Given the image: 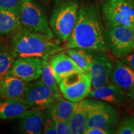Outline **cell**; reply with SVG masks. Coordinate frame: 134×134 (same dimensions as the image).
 Returning <instances> with one entry per match:
<instances>
[{
  "mask_svg": "<svg viewBox=\"0 0 134 134\" xmlns=\"http://www.w3.org/2000/svg\"><path fill=\"white\" fill-rule=\"evenodd\" d=\"M119 119L120 113L116 108L109 103L100 100L98 106L89 114L86 129L91 127H99L115 131Z\"/></svg>",
  "mask_w": 134,
  "mask_h": 134,
  "instance_id": "9",
  "label": "cell"
},
{
  "mask_svg": "<svg viewBox=\"0 0 134 134\" xmlns=\"http://www.w3.org/2000/svg\"><path fill=\"white\" fill-rule=\"evenodd\" d=\"M14 60L15 57L10 47L8 48L6 45L0 46V76L8 74Z\"/></svg>",
  "mask_w": 134,
  "mask_h": 134,
  "instance_id": "21",
  "label": "cell"
},
{
  "mask_svg": "<svg viewBox=\"0 0 134 134\" xmlns=\"http://www.w3.org/2000/svg\"><path fill=\"white\" fill-rule=\"evenodd\" d=\"M126 102H129V104L134 108V88L128 91V93L125 94Z\"/></svg>",
  "mask_w": 134,
  "mask_h": 134,
  "instance_id": "30",
  "label": "cell"
},
{
  "mask_svg": "<svg viewBox=\"0 0 134 134\" xmlns=\"http://www.w3.org/2000/svg\"><path fill=\"white\" fill-rule=\"evenodd\" d=\"M42 64L41 58H18L14 60L8 74L27 82L34 81L41 76Z\"/></svg>",
  "mask_w": 134,
  "mask_h": 134,
  "instance_id": "11",
  "label": "cell"
},
{
  "mask_svg": "<svg viewBox=\"0 0 134 134\" xmlns=\"http://www.w3.org/2000/svg\"><path fill=\"white\" fill-rule=\"evenodd\" d=\"M48 62L58 85L63 78L71 73L86 72L80 68L69 55L62 52L52 55Z\"/></svg>",
  "mask_w": 134,
  "mask_h": 134,
  "instance_id": "13",
  "label": "cell"
},
{
  "mask_svg": "<svg viewBox=\"0 0 134 134\" xmlns=\"http://www.w3.org/2000/svg\"><path fill=\"white\" fill-rule=\"evenodd\" d=\"M115 133L134 134V114L125 117L118 124Z\"/></svg>",
  "mask_w": 134,
  "mask_h": 134,
  "instance_id": "24",
  "label": "cell"
},
{
  "mask_svg": "<svg viewBox=\"0 0 134 134\" xmlns=\"http://www.w3.org/2000/svg\"><path fill=\"white\" fill-rule=\"evenodd\" d=\"M28 82L7 74L0 80V96L3 99L24 98Z\"/></svg>",
  "mask_w": 134,
  "mask_h": 134,
  "instance_id": "16",
  "label": "cell"
},
{
  "mask_svg": "<svg viewBox=\"0 0 134 134\" xmlns=\"http://www.w3.org/2000/svg\"><path fill=\"white\" fill-rule=\"evenodd\" d=\"M63 97L73 103H78L88 96L92 90L90 72H75L65 77L58 84Z\"/></svg>",
  "mask_w": 134,
  "mask_h": 134,
  "instance_id": "7",
  "label": "cell"
},
{
  "mask_svg": "<svg viewBox=\"0 0 134 134\" xmlns=\"http://www.w3.org/2000/svg\"><path fill=\"white\" fill-rule=\"evenodd\" d=\"M109 82L124 91H129L134 88V70L121 60L115 59L113 61Z\"/></svg>",
  "mask_w": 134,
  "mask_h": 134,
  "instance_id": "14",
  "label": "cell"
},
{
  "mask_svg": "<svg viewBox=\"0 0 134 134\" xmlns=\"http://www.w3.org/2000/svg\"><path fill=\"white\" fill-rule=\"evenodd\" d=\"M100 11L105 28L118 26L131 28L134 21V0H103Z\"/></svg>",
  "mask_w": 134,
  "mask_h": 134,
  "instance_id": "4",
  "label": "cell"
},
{
  "mask_svg": "<svg viewBox=\"0 0 134 134\" xmlns=\"http://www.w3.org/2000/svg\"><path fill=\"white\" fill-rule=\"evenodd\" d=\"M22 28L19 11L0 10V36L15 33Z\"/></svg>",
  "mask_w": 134,
  "mask_h": 134,
  "instance_id": "19",
  "label": "cell"
},
{
  "mask_svg": "<svg viewBox=\"0 0 134 134\" xmlns=\"http://www.w3.org/2000/svg\"><path fill=\"white\" fill-rule=\"evenodd\" d=\"M22 0H0V10L19 11Z\"/></svg>",
  "mask_w": 134,
  "mask_h": 134,
  "instance_id": "26",
  "label": "cell"
},
{
  "mask_svg": "<svg viewBox=\"0 0 134 134\" xmlns=\"http://www.w3.org/2000/svg\"><path fill=\"white\" fill-rule=\"evenodd\" d=\"M66 53L84 71L90 72V65L83 55L78 48H67Z\"/></svg>",
  "mask_w": 134,
  "mask_h": 134,
  "instance_id": "23",
  "label": "cell"
},
{
  "mask_svg": "<svg viewBox=\"0 0 134 134\" xmlns=\"http://www.w3.org/2000/svg\"><path fill=\"white\" fill-rule=\"evenodd\" d=\"M131 29L132 32H133V36H134V21L133 22V23H132V25L131 26Z\"/></svg>",
  "mask_w": 134,
  "mask_h": 134,
  "instance_id": "31",
  "label": "cell"
},
{
  "mask_svg": "<svg viewBox=\"0 0 134 134\" xmlns=\"http://www.w3.org/2000/svg\"><path fill=\"white\" fill-rule=\"evenodd\" d=\"M75 104L76 103L70 101L60 95L46 108L47 110L53 113L59 118L69 122Z\"/></svg>",
  "mask_w": 134,
  "mask_h": 134,
  "instance_id": "20",
  "label": "cell"
},
{
  "mask_svg": "<svg viewBox=\"0 0 134 134\" xmlns=\"http://www.w3.org/2000/svg\"><path fill=\"white\" fill-rule=\"evenodd\" d=\"M99 103V100L86 98L76 103L69 120L72 134H84L89 114L98 106Z\"/></svg>",
  "mask_w": 134,
  "mask_h": 134,
  "instance_id": "12",
  "label": "cell"
},
{
  "mask_svg": "<svg viewBox=\"0 0 134 134\" xmlns=\"http://www.w3.org/2000/svg\"><path fill=\"white\" fill-rule=\"evenodd\" d=\"M120 60L134 70V50L129 54L122 57Z\"/></svg>",
  "mask_w": 134,
  "mask_h": 134,
  "instance_id": "29",
  "label": "cell"
},
{
  "mask_svg": "<svg viewBox=\"0 0 134 134\" xmlns=\"http://www.w3.org/2000/svg\"><path fill=\"white\" fill-rule=\"evenodd\" d=\"M115 133V131L111 130L99 128V127H91L86 129L84 134H110Z\"/></svg>",
  "mask_w": 134,
  "mask_h": 134,
  "instance_id": "28",
  "label": "cell"
},
{
  "mask_svg": "<svg viewBox=\"0 0 134 134\" xmlns=\"http://www.w3.org/2000/svg\"><path fill=\"white\" fill-rule=\"evenodd\" d=\"M63 49L58 40L49 39L24 27L14 33L10 47L15 58L34 57L48 60Z\"/></svg>",
  "mask_w": 134,
  "mask_h": 134,
  "instance_id": "2",
  "label": "cell"
},
{
  "mask_svg": "<svg viewBox=\"0 0 134 134\" xmlns=\"http://www.w3.org/2000/svg\"><path fill=\"white\" fill-rule=\"evenodd\" d=\"M88 96L113 104L124 105L126 103L124 90L113 83L91 90Z\"/></svg>",
  "mask_w": 134,
  "mask_h": 134,
  "instance_id": "15",
  "label": "cell"
},
{
  "mask_svg": "<svg viewBox=\"0 0 134 134\" xmlns=\"http://www.w3.org/2000/svg\"><path fill=\"white\" fill-rule=\"evenodd\" d=\"M81 0H55L50 20V27L55 38L66 42L78 18Z\"/></svg>",
  "mask_w": 134,
  "mask_h": 134,
  "instance_id": "3",
  "label": "cell"
},
{
  "mask_svg": "<svg viewBox=\"0 0 134 134\" xmlns=\"http://www.w3.org/2000/svg\"><path fill=\"white\" fill-rule=\"evenodd\" d=\"M61 95V93L55 91L51 88L38 80L27 85L24 99L31 108H46Z\"/></svg>",
  "mask_w": 134,
  "mask_h": 134,
  "instance_id": "10",
  "label": "cell"
},
{
  "mask_svg": "<svg viewBox=\"0 0 134 134\" xmlns=\"http://www.w3.org/2000/svg\"><path fill=\"white\" fill-rule=\"evenodd\" d=\"M109 50L117 58H122L134 50V36L131 28L124 26L105 28Z\"/></svg>",
  "mask_w": 134,
  "mask_h": 134,
  "instance_id": "8",
  "label": "cell"
},
{
  "mask_svg": "<svg viewBox=\"0 0 134 134\" xmlns=\"http://www.w3.org/2000/svg\"><path fill=\"white\" fill-rule=\"evenodd\" d=\"M19 13L23 27L41 34L49 39L56 40L46 12L35 0H22Z\"/></svg>",
  "mask_w": 134,
  "mask_h": 134,
  "instance_id": "5",
  "label": "cell"
},
{
  "mask_svg": "<svg viewBox=\"0 0 134 134\" xmlns=\"http://www.w3.org/2000/svg\"><path fill=\"white\" fill-rule=\"evenodd\" d=\"M1 76H0V80H1Z\"/></svg>",
  "mask_w": 134,
  "mask_h": 134,
  "instance_id": "32",
  "label": "cell"
},
{
  "mask_svg": "<svg viewBox=\"0 0 134 134\" xmlns=\"http://www.w3.org/2000/svg\"><path fill=\"white\" fill-rule=\"evenodd\" d=\"M42 133L45 134H57L53 120L47 113L43 124Z\"/></svg>",
  "mask_w": 134,
  "mask_h": 134,
  "instance_id": "27",
  "label": "cell"
},
{
  "mask_svg": "<svg viewBox=\"0 0 134 134\" xmlns=\"http://www.w3.org/2000/svg\"><path fill=\"white\" fill-rule=\"evenodd\" d=\"M31 108L24 98L3 99L0 101V120L21 118Z\"/></svg>",
  "mask_w": 134,
  "mask_h": 134,
  "instance_id": "18",
  "label": "cell"
},
{
  "mask_svg": "<svg viewBox=\"0 0 134 134\" xmlns=\"http://www.w3.org/2000/svg\"><path fill=\"white\" fill-rule=\"evenodd\" d=\"M76 48L83 55L90 65L93 90L109 84V75L113 66V61L109 57L98 50Z\"/></svg>",
  "mask_w": 134,
  "mask_h": 134,
  "instance_id": "6",
  "label": "cell"
},
{
  "mask_svg": "<svg viewBox=\"0 0 134 134\" xmlns=\"http://www.w3.org/2000/svg\"><path fill=\"white\" fill-rule=\"evenodd\" d=\"M66 42L67 48L109 51L105 27L98 4L90 1L81 4L76 24Z\"/></svg>",
  "mask_w": 134,
  "mask_h": 134,
  "instance_id": "1",
  "label": "cell"
},
{
  "mask_svg": "<svg viewBox=\"0 0 134 134\" xmlns=\"http://www.w3.org/2000/svg\"><path fill=\"white\" fill-rule=\"evenodd\" d=\"M46 115L47 113L38 108L27 110L20 118L21 131L27 134L42 133Z\"/></svg>",
  "mask_w": 134,
  "mask_h": 134,
  "instance_id": "17",
  "label": "cell"
},
{
  "mask_svg": "<svg viewBox=\"0 0 134 134\" xmlns=\"http://www.w3.org/2000/svg\"><path fill=\"white\" fill-rule=\"evenodd\" d=\"M41 81L44 85L51 88L55 91L60 93L54 75H53L51 66L48 62V60H42V64Z\"/></svg>",
  "mask_w": 134,
  "mask_h": 134,
  "instance_id": "22",
  "label": "cell"
},
{
  "mask_svg": "<svg viewBox=\"0 0 134 134\" xmlns=\"http://www.w3.org/2000/svg\"><path fill=\"white\" fill-rule=\"evenodd\" d=\"M47 113L49 114L53 120L57 134H72L69 122L62 119L48 110H47Z\"/></svg>",
  "mask_w": 134,
  "mask_h": 134,
  "instance_id": "25",
  "label": "cell"
}]
</instances>
